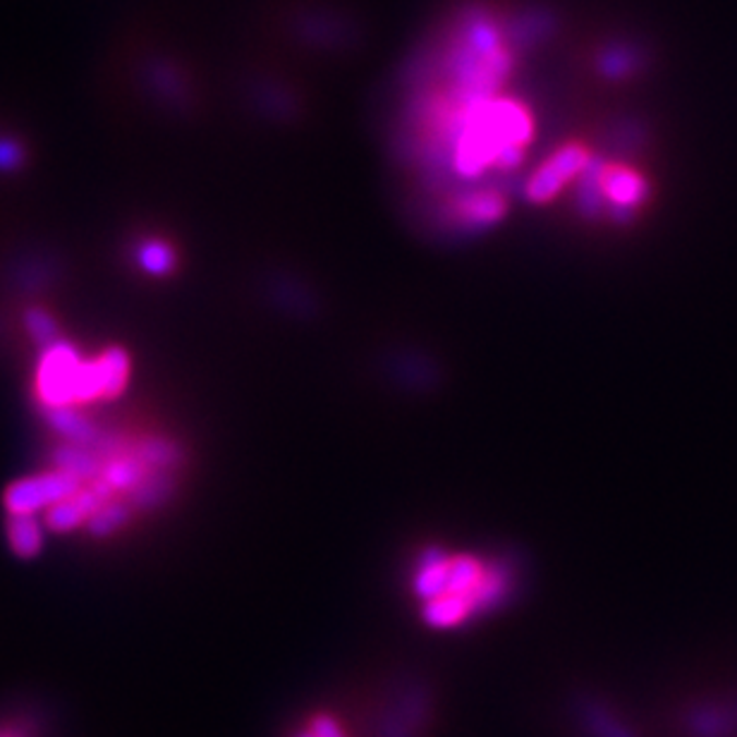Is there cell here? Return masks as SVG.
I'll use <instances>...</instances> for the list:
<instances>
[{"instance_id": "e0dca14e", "label": "cell", "mask_w": 737, "mask_h": 737, "mask_svg": "<svg viewBox=\"0 0 737 737\" xmlns=\"http://www.w3.org/2000/svg\"><path fill=\"white\" fill-rule=\"evenodd\" d=\"M592 726H594V730H596V733H602L604 737H630V735L625 733L622 728H618L616 723L606 721L602 714H594V718H592Z\"/></svg>"}, {"instance_id": "7c38bea8", "label": "cell", "mask_w": 737, "mask_h": 737, "mask_svg": "<svg viewBox=\"0 0 737 737\" xmlns=\"http://www.w3.org/2000/svg\"><path fill=\"white\" fill-rule=\"evenodd\" d=\"M128 515H130V510L128 506H122V503H106L102 510L96 512V515L90 520V532L94 536H108V534H114L118 532L124 522H128Z\"/></svg>"}, {"instance_id": "30bf717a", "label": "cell", "mask_w": 737, "mask_h": 737, "mask_svg": "<svg viewBox=\"0 0 737 737\" xmlns=\"http://www.w3.org/2000/svg\"><path fill=\"white\" fill-rule=\"evenodd\" d=\"M136 261H140L142 271L152 273V276H166L175 269V254L173 249L166 242H158V240H148L140 247V252H136Z\"/></svg>"}, {"instance_id": "277c9868", "label": "cell", "mask_w": 737, "mask_h": 737, "mask_svg": "<svg viewBox=\"0 0 737 737\" xmlns=\"http://www.w3.org/2000/svg\"><path fill=\"white\" fill-rule=\"evenodd\" d=\"M592 166V156L582 144H566L556 148V152L548 156L544 164L532 173V178L527 182V197L530 202L544 204L551 202V199L563 190L566 185H570L574 178H580Z\"/></svg>"}, {"instance_id": "8fae6325", "label": "cell", "mask_w": 737, "mask_h": 737, "mask_svg": "<svg viewBox=\"0 0 737 737\" xmlns=\"http://www.w3.org/2000/svg\"><path fill=\"white\" fill-rule=\"evenodd\" d=\"M24 323H27V331L36 345H41L46 349L58 343V326L48 311L29 309L27 317H24Z\"/></svg>"}, {"instance_id": "6da1fadb", "label": "cell", "mask_w": 737, "mask_h": 737, "mask_svg": "<svg viewBox=\"0 0 737 737\" xmlns=\"http://www.w3.org/2000/svg\"><path fill=\"white\" fill-rule=\"evenodd\" d=\"M82 373L84 359H80L78 349L66 343L46 347L39 361V373H36V391H39L46 409L80 405Z\"/></svg>"}, {"instance_id": "9c48e42d", "label": "cell", "mask_w": 737, "mask_h": 737, "mask_svg": "<svg viewBox=\"0 0 737 737\" xmlns=\"http://www.w3.org/2000/svg\"><path fill=\"white\" fill-rule=\"evenodd\" d=\"M144 462L140 457H122L114 460L110 465L104 469L102 479L110 486V489H124L132 491L136 484L144 479Z\"/></svg>"}, {"instance_id": "ba28073f", "label": "cell", "mask_w": 737, "mask_h": 737, "mask_svg": "<svg viewBox=\"0 0 737 737\" xmlns=\"http://www.w3.org/2000/svg\"><path fill=\"white\" fill-rule=\"evenodd\" d=\"M98 369L104 379V400H114L124 393V385L130 379V357L120 347H110L104 355H98Z\"/></svg>"}, {"instance_id": "5b68a950", "label": "cell", "mask_w": 737, "mask_h": 737, "mask_svg": "<svg viewBox=\"0 0 737 737\" xmlns=\"http://www.w3.org/2000/svg\"><path fill=\"white\" fill-rule=\"evenodd\" d=\"M48 421H51V427L58 433L66 436L70 443H80V445H90V448L104 443V436L98 433L94 424L74 407L48 409Z\"/></svg>"}, {"instance_id": "4fadbf2b", "label": "cell", "mask_w": 737, "mask_h": 737, "mask_svg": "<svg viewBox=\"0 0 737 737\" xmlns=\"http://www.w3.org/2000/svg\"><path fill=\"white\" fill-rule=\"evenodd\" d=\"M170 491H173L170 479L154 477V479H142L140 484H136L134 489L130 491V498H132V503H136V506L152 508V506L164 503Z\"/></svg>"}, {"instance_id": "ac0fdd59", "label": "cell", "mask_w": 737, "mask_h": 737, "mask_svg": "<svg viewBox=\"0 0 737 737\" xmlns=\"http://www.w3.org/2000/svg\"><path fill=\"white\" fill-rule=\"evenodd\" d=\"M0 737H22V735L12 728H0Z\"/></svg>"}, {"instance_id": "8992f818", "label": "cell", "mask_w": 737, "mask_h": 737, "mask_svg": "<svg viewBox=\"0 0 737 737\" xmlns=\"http://www.w3.org/2000/svg\"><path fill=\"white\" fill-rule=\"evenodd\" d=\"M5 532H8V542H10L12 554H15V556L29 560V558L41 554L44 527L34 515H10L8 524H5Z\"/></svg>"}, {"instance_id": "7a4b0ae2", "label": "cell", "mask_w": 737, "mask_h": 737, "mask_svg": "<svg viewBox=\"0 0 737 737\" xmlns=\"http://www.w3.org/2000/svg\"><path fill=\"white\" fill-rule=\"evenodd\" d=\"M582 178L586 180L584 194L592 209H602L604 204L616 214H632L642 206L649 194L646 180L640 173L628 166H590Z\"/></svg>"}, {"instance_id": "3957f363", "label": "cell", "mask_w": 737, "mask_h": 737, "mask_svg": "<svg viewBox=\"0 0 737 737\" xmlns=\"http://www.w3.org/2000/svg\"><path fill=\"white\" fill-rule=\"evenodd\" d=\"M80 489L82 479L72 477L68 472H41L34 474V477L10 484L5 491V508L10 515H34L36 510H48L51 506L66 501L72 494H78Z\"/></svg>"}, {"instance_id": "5bb4252c", "label": "cell", "mask_w": 737, "mask_h": 737, "mask_svg": "<svg viewBox=\"0 0 737 737\" xmlns=\"http://www.w3.org/2000/svg\"><path fill=\"white\" fill-rule=\"evenodd\" d=\"M136 457H140L146 467H173L178 462L180 453L173 443H166L161 439L144 441L136 451Z\"/></svg>"}, {"instance_id": "52a82bcc", "label": "cell", "mask_w": 737, "mask_h": 737, "mask_svg": "<svg viewBox=\"0 0 737 737\" xmlns=\"http://www.w3.org/2000/svg\"><path fill=\"white\" fill-rule=\"evenodd\" d=\"M54 465L56 469H62L72 474L78 479H94L98 474H104L102 460H98L90 445H80V443H66L60 445L54 453Z\"/></svg>"}, {"instance_id": "9a60e30c", "label": "cell", "mask_w": 737, "mask_h": 737, "mask_svg": "<svg viewBox=\"0 0 737 737\" xmlns=\"http://www.w3.org/2000/svg\"><path fill=\"white\" fill-rule=\"evenodd\" d=\"M295 737H345V733L335 718H331L326 714H317L314 718L309 721L307 730L297 733Z\"/></svg>"}, {"instance_id": "2e32d148", "label": "cell", "mask_w": 737, "mask_h": 737, "mask_svg": "<svg viewBox=\"0 0 737 737\" xmlns=\"http://www.w3.org/2000/svg\"><path fill=\"white\" fill-rule=\"evenodd\" d=\"M22 164V152L15 142H0V170H12Z\"/></svg>"}]
</instances>
